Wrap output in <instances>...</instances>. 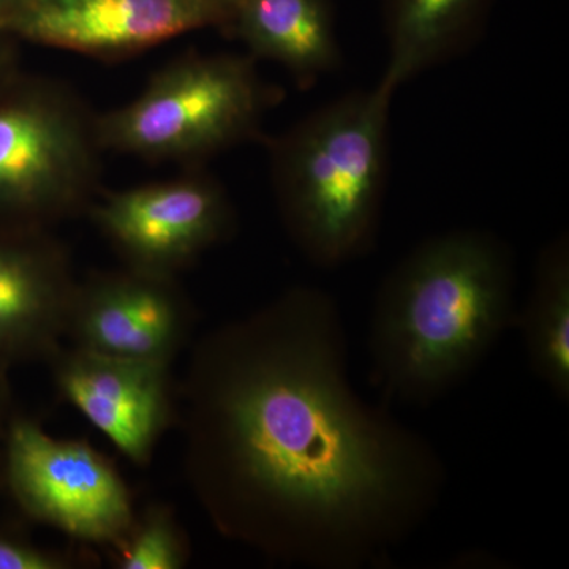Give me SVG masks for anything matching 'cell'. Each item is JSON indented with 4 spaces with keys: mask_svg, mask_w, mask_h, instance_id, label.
<instances>
[{
    "mask_svg": "<svg viewBox=\"0 0 569 569\" xmlns=\"http://www.w3.org/2000/svg\"><path fill=\"white\" fill-rule=\"evenodd\" d=\"M178 425L217 533L288 567H385L447 488L436 447L356 392L342 312L310 284L197 340Z\"/></svg>",
    "mask_w": 569,
    "mask_h": 569,
    "instance_id": "obj_1",
    "label": "cell"
},
{
    "mask_svg": "<svg viewBox=\"0 0 569 569\" xmlns=\"http://www.w3.org/2000/svg\"><path fill=\"white\" fill-rule=\"evenodd\" d=\"M516 258L485 230L415 247L385 277L369 328L370 378L387 400L429 406L515 328Z\"/></svg>",
    "mask_w": 569,
    "mask_h": 569,
    "instance_id": "obj_2",
    "label": "cell"
},
{
    "mask_svg": "<svg viewBox=\"0 0 569 569\" xmlns=\"http://www.w3.org/2000/svg\"><path fill=\"white\" fill-rule=\"evenodd\" d=\"M396 89L381 78L370 91L347 93L268 141L280 219L312 264L337 268L376 244Z\"/></svg>",
    "mask_w": 569,
    "mask_h": 569,
    "instance_id": "obj_3",
    "label": "cell"
},
{
    "mask_svg": "<svg viewBox=\"0 0 569 569\" xmlns=\"http://www.w3.org/2000/svg\"><path fill=\"white\" fill-rule=\"evenodd\" d=\"M252 56L189 54L164 66L140 96L97 114L103 151L151 162L197 163L257 140L279 91Z\"/></svg>",
    "mask_w": 569,
    "mask_h": 569,
    "instance_id": "obj_4",
    "label": "cell"
},
{
    "mask_svg": "<svg viewBox=\"0 0 569 569\" xmlns=\"http://www.w3.org/2000/svg\"><path fill=\"white\" fill-rule=\"evenodd\" d=\"M104 152L62 82L18 73L0 89V223L50 228L91 208Z\"/></svg>",
    "mask_w": 569,
    "mask_h": 569,
    "instance_id": "obj_5",
    "label": "cell"
},
{
    "mask_svg": "<svg viewBox=\"0 0 569 569\" xmlns=\"http://www.w3.org/2000/svg\"><path fill=\"white\" fill-rule=\"evenodd\" d=\"M0 477L22 515L67 537L116 552L134 518L118 468L84 440L54 438L14 411L2 443Z\"/></svg>",
    "mask_w": 569,
    "mask_h": 569,
    "instance_id": "obj_6",
    "label": "cell"
},
{
    "mask_svg": "<svg viewBox=\"0 0 569 569\" xmlns=\"http://www.w3.org/2000/svg\"><path fill=\"white\" fill-rule=\"evenodd\" d=\"M88 213L123 266L168 277H178L236 230L227 190L197 171L103 193Z\"/></svg>",
    "mask_w": 569,
    "mask_h": 569,
    "instance_id": "obj_7",
    "label": "cell"
},
{
    "mask_svg": "<svg viewBox=\"0 0 569 569\" xmlns=\"http://www.w3.org/2000/svg\"><path fill=\"white\" fill-rule=\"evenodd\" d=\"M194 326L197 310L178 277L123 266L77 283L63 339L81 350L173 365Z\"/></svg>",
    "mask_w": 569,
    "mask_h": 569,
    "instance_id": "obj_8",
    "label": "cell"
},
{
    "mask_svg": "<svg viewBox=\"0 0 569 569\" xmlns=\"http://www.w3.org/2000/svg\"><path fill=\"white\" fill-rule=\"evenodd\" d=\"M48 365L61 399L134 466L148 467L164 433L178 425L179 388L170 362L62 346Z\"/></svg>",
    "mask_w": 569,
    "mask_h": 569,
    "instance_id": "obj_9",
    "label": "cell"
},
{
    "mask_svg": "<svg viewBox=\"0 0 569 569\" xmlns=\"http://www.w3.org/2000/svg\"><path fill=\"white\" fill-rule=\"evenodd\" d=\"M212 26L197 0H18L0 13L13 40L100 59L137 54Z\"/></svg>",
    "mask_w": 569,
    "mask_h": 569,
    "instance_id": "obj_10",
    "label": "cell"
},
{
    "mask_svg": "<svg viewBox=\"0 0 569 569\" xmlns=\"http://www.w3.org/2000/svg\"><path fill=\"white\" fill-rule=\"evenodd\" d=\"M77 283L50 228L0 223V369L48 365L61 350Z\"/></svg>",
    "mask_w": 569,
    "mask_h": 569,
    "instance_id": "obj_11",
    "label": "cell"
},
{
    "mask_svg": "<svg viewBox=\"0 0 569 569\" xmlns=\"http://www.w3.org/2000/svg\"><path fill=\"white\" fill-rule=\"evenodd\" d=\"M224 29L254 61L280 63L305 86L342 62L329 0H242Z\"/></svg>",
    "mask_w": 569,
    "mask_h": 569,
    "instance_id": "obj_12",
    "label": "cell"
},
{
    "mask_svg": "<svg viewBox=\"0 0 569 569\" xmlns=\"http://www.w3.org/2000/svg\"><path fill=\"white\" fill-rule=\"evenodd\" d=\"M490 0H383L389 62L396 88L451 59L475 40Z\"/></svg>",
    "mask_w": 569,
    "mask_h": 569,
    "instance_id": "obj_13",
    "label": "cell"
},
{
    "mask_svg": "<svg viewBox=\"0 0 569 569\" xmlns=\"http://www.w3.org/2000/svg\"><path fill=\"white\" fill-rule=\"evenodd\" d=\"M535 376L560 402H569V238L560 234L542 247L529 298L516 312Z\"/></svg>",
    "mask_w": 569,
    "mask_h": 569,
    "instance_id": "obj_14",
    "label": "cell"
},
{
    "mask_svg": "<svg viewBox=\"0 0 569 569\" xmlns=\"http://www.w3.org/2000/svg\"><path fill=\"white\" fill-rule=\"evenodd\" d=\"M114 553L118 569H182L192 557V546L173 509L151 503L134 518L126 541Z\"/></svg>",
    "mask_w": 569,
    "mask_h": 569,
    "instance_id": "obj_15",
    "label": "cell"
},
{
    "mask_svg": "<svg viewBox=\"0 0 569 569\" xmlns=\"http://www.w3.org/2000/svg\"><path fill=\"white\" fill-rule=\"evenodd\" d=\"M89 561L70 550L43 548L21 531L0 526V569H73Z\"/></svg>",
    "mask_w": 569,
    "mask_h": 569,
    "instance_id": "obj_16",
    "label": "cell"
},
{
    "mask_svg": "<svg viewBox=\"0 0 569 569\" xmlns=\"http://www.w3.org/2000/svg\"><path fill=\"white\" fill-rule=\"evenodd\" d=\"M13 39L0 32V89L20 73L17 63V51H14Z\"/></svg>",
    "mask_w": 569,
    "mask_h": 569,
    "instance_id": "obj_17",
    "label": "cell"
},
{
    "mask_svg": "<svg viewBox=\"0 0 569 569\" xmlns=\"http://www.w3.org/2000/svg\"><path fill=\"white\" fill-rule=\"evenodd\" d=\"M197 2L203 7L208 17L211 18L212 26L224 29L242 0H197Z\"/></svg>",
    "mask_w": 569,
    "mask_h": 569,
    "instance_id": "obj_18",
    "label": "cell"
},
{
    "mask_svg": "<svg viewBox=\"0 0 569 569\" xmlns=\"http://www.w3.org/2000/svg\"><path fill=\"white\" fill-rule=\"evenodd\" d=\"M13 415L9 372L0 369V455H2L3 438H6V432L9 429L10 419Z\"/></svg>",
    "mask_w": 569,
    "mask_h": 569,
    "instance_id": "obj_19",
    "label": "cell"
},
{
    "mask_svg": "<svg viewBox=\"0 0 569 569\" xmlns=\"http://www.w3.org/2000/svg\"><path fill=\"white\" fill-rule=\"evenodd\" d=\"M17 2L18 0H0V13H2V11H6L7 9H10V7Z\"/></svg>",
    "mask_w": 569,
    "mask_h": 569,
    "instance_id": "obj_20",
    "label": "cell"
}]
</instances>
